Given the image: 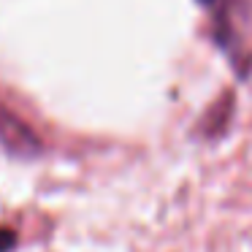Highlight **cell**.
<instances>
[{
	"label": "cell",
	"mask_w": 252,
	"mask_h": 252,
	"mask_svg": "<svg viewBox=\"0 0 252 252\" xmlns=\"http://www.w3.org/2000/svg\"><path fill=\"white\" fill-rule=\"evenodd\" d=\"M14 244H17V233L8 228H0V252H8Z\"/></svg>",
	"instance_id": "7a4b0ae2"
},
{
	"label": "cell",
	"mask_w": 252,
	"mask_h": 252,
	"mask_svg": "<svg viewBox=\"0 0 252 252\" xmlns=\"http://www.w3.org/2000/svg\"><path fill=\"white\" fill-rule=\"evenodd\" d=\"M0 144L8 152H17V155H35L41 149L35 133L17 114H11L6 106H0Z\"/></svg>",
	"instance_id": "6da1fadb"
},
{
	"label": "cell",
	"mask_w": 252,
	"mask_h": 252,
	"mask_svg": "<svg viewBox=\"0 0 252 252\" xmlns=\"http://www.w3.org/2000/svg\"><path fill=\"white\" fill-rule=\"evenodd\" d=\"M203 3H212V0H203Z\"/></svg>",
	"instance_id": "3957f363"
}]
</instances>
